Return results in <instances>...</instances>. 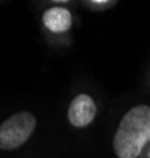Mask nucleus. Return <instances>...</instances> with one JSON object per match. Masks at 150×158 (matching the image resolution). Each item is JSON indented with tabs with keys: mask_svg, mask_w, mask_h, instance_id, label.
Segmentation results:
<instances>
[{
	"mask_svg": "<svg viewBox=\"0 0 150 158\" xmlns=\"http://www.w3.org/2000/svg\"><path fill=\"white\" fill-rule=\"evenodd\" d=\"M36 127V118L30 112H16L0 125V149L15 150L29 139Z\"/></svg>",
	"mask_w": 150,
	"mask_h": 158,
	"instance_id": "2",
	"label": "nucleus"
},
{
	"mask_svg": "<svg viewBox=\"0 0 150 158\" xmlns=\"http://www.w3.org/2000/svg\"><path fill=\"white\" fill-rule=\"evenodd\" d=\"M97 2H104V0H97Z\"/></svg>",
	"mask_w": 150,
	"mask_h": 158,
	"instance_id": "6",
	"label": "nucleus"
},
{
	"mask_svg": "<svg viewBox=\"0 0 150 158\" xmlns=\"http://www.w3.org/2000/svg\"><path fill=\"white\" fill-rule=\"evenodd\" d=\"M71 22H73L71 13L65 8H49L43 15V24L51 32L56 33L66 32L71 27Z\"/></svg>",
	"mask_w": 150,
	"mask_h": 158,
	"instance_id": "4",
	"label": "nucleus"
},
{
	"mask_svg": "<svg viewBox=\"0 0 150 158\" xmlns=\"http://www.w3.org/2000/svg\"><path fill=\"white\" fill-rule=\"evenodd\" d=\"M0 2H2V0H0Z\"/></svg>",
	"mask_w": 150,
	"mask_h": 158,
	"instance_id": "7",
	"label": "nucleus"
},
{
	"mask_svg": "<svg viewBox=\"0 0 150 158\" xmlns=\"http://www.w3.org/2000/svg\"><path fill=\"white\" fill-rule=\"evenodd\" d=\"M97 115V104L89 95H77L70 103L68 108V120L71 125L82 128L93 122Z\"/></svg>",
	"mask_w": 150,
	"mask_h": 158,
	"instance_id": "3",
	"label": "nucleus"
},
{
	"mask_svg": "<svg viewBox=\"0 0 150 158\" xmlns=\"http://www.w3.org/2000/svg\"><path fill=\"white\" fill-rule=\"evenodd\" d=\"M54 2H68V0H54Z\"/></svg>",
	"mask_w": 150,
	"mask_h": 158,
	"instance_id": "5",
	"label": "nucleus"
},
{
	"mask_svg": "<svg viewBox=\"0 0 150 158\" xmlns=\"http://www.w3.org/2000/svg\"><path fill=\"white\" fill-rule=\"evenodd\" d=\"M150 141V108L139 104L130 109L115 131L112 141L119 158H138L144 146Z\"/></svg>",
	"mask_w": 150,
	"mask_h": 158,
	"instance_id": "1",
	"label": "nucleus"
}]
</instances>
